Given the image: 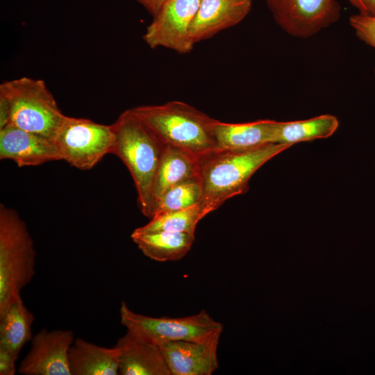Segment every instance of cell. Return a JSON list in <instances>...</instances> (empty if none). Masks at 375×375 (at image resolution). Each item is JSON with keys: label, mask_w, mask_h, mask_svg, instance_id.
Here are the masks:
<instances>
[{"label": "cell", "mask_w": 375, "mask_h": 375, "mask_svg": "<svg viewBox=\"0 0 375 375\" xmlns=\"http://www.w3.org/2000/svg\"><path fill=\"white\" fill-rule=\"evenodd\" d=\"M131 237L147 257L158 262L181 259L190 250L194 241V233L180 232L134 231Z\"/></svg>", "instance_id": "obj_18"}, {"label": "cell", "mask_w": 375, "mask_h": 375, "mask_svg": "<svg viewBox=\"0 0 375 375\" xmlns=\"http://www.w3.org/2000/svg\"><path fill=\"white\" fill-rule=\"evenodd\" d=\"M17 360L10 352L0 347V374L15 375Z\"/></svg>", "instance_id": "obj_24"}, {"label": "cell", "mask_w": 375, "mask_h": 375, "mask_svg": "<svg viewBox=\"0 0 375 375\" xmlns=\"http://www.w3.org/2000/svg\"><path fill=\"white\" fill-rule=\"evenodd\" d=\"M349 22L357 37L375 49V17L358 14L351 16Z\"/></svg>", "instance_id": "obj_23"}, {"label": "cell", "mask_w": 375, "mask_h": 375, "mask_svg": "<svg viewBox=\"0 0 375 375\" xmlns=\"http://www.w3.org/2000/svg\"><path fill=\"white\" fill-rule=\"evenodd\" d=\"M350 3L364 16L375 17V0H349Z\"/></svg>", "instance_id": "obj_25"}, {"label": "cell", "mask_w": 375, "mask_h": 375, "mask_svg": "<svg viewBox=\"0 0 375 375\" xmlns=\"http://www.w3.org/2000/svg\"><path fill=\"white\" fill-rule=\"evenodd\" d=\"M199 176V157L182 149L165 145L154 181L153 211L156 203L167 190L180 183Z\"/></svg>", "instance_id": "obj_17"}, {"label": "cell", "mask_w": 375, "mask_h": 375, "mask_svg": "<svg viewBox=\"0 0 375 375\" xmlns=\"http://www.w3.org/2000/svg\"><path fill=\"white\" fill-rule=\"evenodd\" d=\"M339 121L331 115H323L305 120L277 122L274 142L288 145L327 138L337 130Z\"/></svg>", "instance_id": "obj_20"}, {"label": "cell", "mask_w": 375, "mask_h": 375, "mask_svg": "<svg viewBox=\"0 0 375 375\" xmlns=\"http://www.w3.org/2000/svg\"><path fill=\"white\" fill-rule=\"evenodd\" d=\"M276 122L262 119L231 124L216 119L213 125L216 149L245 150L274 143Z\"/></svg>", "instance_id": "obj_15"}, {"label": "cell", "mask_w": 375, "mask_h": 375, "mask_svg": "<svg viewBox=\"0 0 375 375\" xmlns=\"http://www.w3.org/2000/svg\"><path fill=\"white\" fill-rule=\"evenodd\" d=\"M34 319L33 314L19 297L0 314V347L17 359L24 346L33 338Z\"/></svg>", "instance_id": "obj_19"}, {"label": "cell", "mask_w": 375, "mask_h": 375, "mask_svg": "<svg viewBox=\"0 0 375 375\" xmlns=\"http://www.w3.org/2000/svg\"><path fill=\"white\" fill-rule=\"evenodd\" d=\"M291 146L269 143L245 150L215 149L199 158V178L204 216L226 200L246 192L253 174L265 163Z\"/></svg>", "instance_id": "obj_1"}, {"label": "cell", "mask_w": 375, "mask_h": 375, "mask_svg": "<svg viewBox=\"0 0 375 375\" xmlns=\"http://www.w3.org/2000/svg\"><path fill=\"white\" fill-rule=\"evenodd\" d=\"M219 338L168 342L158 346L172 375H211L219 367Z\"/></svg>", "instance_id": "obj_11"}, {"label": "cell", "mask_w": 375, "mask_h": 375, "mask_svg": "<svg viewBox=\"0 0 375 375\" xmlns=\"http://www.w3.org/2000/svg\"><path fill=\"white\" fill-rule=\"evenodd\" d=\"M204 217L201 205L197 204L189 208L156 215L148 224L134 231L140 233L167 231L194 233L197 224Z\"/></svg>", "instance_id": "obj_21"}, {"label": "cell", "mask_w": 375, "mask_h": 375, "mask_svg": "<svg viewBox=\"0 0 375 375\" xmlns=\"http://www.w3.org/2000/svg\"><path fill=\"white\" fill-rule=\"evenodd\" d=\"M75 340L71 330L44 328L31 339V348L18 372L24 375H72L69 351Z\"/></svg>", "instance_id": "obj_10"}, {"label": "cell", "mask_w": 375, "mask_h": 375, "mask_svg": "<svg viewBox=\"0 0 375 375\" xmlns=\"http://www.w3.org/2000/svg\"><path fill=\"white\" fill-rule=\"evenodd\" d=\"M0 159L11 160L19 167L62 160L52 139L10 125L0 128Z\"/></svg>", "instance_id": "obj_12"}, {"label": "cell", "mask_w": 375, "mask_h": 375, "mask_svg": "<svg viewBox=\"0 0 375 375\" xmlns=\"http://www.w3.org/2000/svg\"><path fill=\"white\" fill-rule=\"evenodd\" d=\"M202 195L199 176L180 183L167 190L160 198L152 217L165 212L183 210L200 204Z\"/></svg>", "instance_id": "obj_22"}, {"label": "cell", "mask_w": 375, "mask_h": 375, "mask_svg": "<svg viewBox=\"0 0 375 375\" xmlns=\"http://www.w3.org/2000/svg\"><path fill=\"white\" fill-rule=\"evenodd\" d=\"M120 322L137 338L160 345L174 341H205L221 335L223 325L206 310L184 317H154L131 310L122 301Z\"/></svg>", "instance_id": "obj_6"}, {"label": "cell", "mask_w": 375, "mask_h": 375, "mask_svg": "<svg viewBox=\"0 0 375 375\" xmlns=\"http://www.w3.org/2000/svg\"><path fill=\"white\" fill-rule=\"evenodd\" d=\"M115 133L105 125L85 118L65 115L53 138L62 160L81 170H88L111 153Z\"/></svg>", "instance_id": "obj_7"}, {"label": "cell", "mask_w": 375, "mask_h": 375, "mask_svg": "<svg viewBox=\"0 0 375 375\" xmlns=\"http://www.w3.org/2000/svg\"><path fill=\"white\" fill-rule=\"evenodd\" d=\"M112 126L115 140L111 153L119 158L128 168L141 212L151 218L154 181L165 145L131 109L122 112Z\"/></svg>", "instance_id": "obj_2"}, {"label": "cell", "mask_w": 375, "mask_h": 375, "mask_svg": "<svg viewBox=\"0 0 375 375\" xmlns=\"http://www.w3.org/2000/svg\"><path fill=\"white\" fill-rule=\"evenodd\" d=\"M120 375H172L159 346L130 332L119 338Z\"/></svg>", "instance_id": "obj_14"}, {"label": "cell", "mask_w": 375, "mask_h": 375, "mask_svg": "<svg viewBox=\"0 0 375 375\" xmlns=\"http://www.w3.org/2000/svg\"><path fill=\"white\" fill-rule=\"evenodd\" d=\"M64 116L42 80L22 77L0 85V128L10 125L53 140Z\"/></svg>", "instance_id": "obj_4"}, {"label": "cell", "mask_w": 375, "mask_h": 375, "mask_svg": "<svg viewBox=\"0 0 375 375\" xmlns=\"http://www.w3.org/2000/svg\"><path fill=\"white\" fill-rule=\"evenodd\" d=\"M251 0H201L189 29L192 45L241 22L249 12Z\"/></svg>", "instance_id": "obj_13"}, {"label": "cell", "mask_w": 375, "mask_h": 375, "mask_svg": "<svg viewBox=\"0 0 375 375\" xmlns=\"http://www.w3.org/2000/svg\"><path fill=\"white\" fill-rule=\"evenodd\" d=\"M131 110L165 146L182 149L199 158L216 149V119L186 103L172 101Z\"/></svg>", "instance_id": "obj_3"}, {"label": "cell", "mask_w": 375, "mask_h": 375, "mask_svg": "<svg viewBox=\"0 0 375 375\" xmlns=\"http://www.w3.org/2000/svg\"><path fill=\"white\" fill-rule=\"evenodd\" d=\"M119 350L107 348L83 338L74 340L69 351L72 375L119 374Z\"/></svg>", "instance_id": "obj_16"}, {"label": "cell", "mask_w": 375, "mask_h": 375, "mask_svg": "<svg viewBox=\"0 0 375 375\" xmlns=\"http://www.w3.org/2000/svg\"><path fill=\"white\" fill-rule=\"evenodd\" d=\"M36 251L26 223L0 205V314L20 295L35 274Z\"/></svg>", "instance_id": "obj_5"}, {"label": "cell", "mask_w": 375, "mask_h": 375, "mask_svg": "<svg viewBox=\"0 0 375 375\" xmlns=\"http://www.w3.org/2000/svg\"><path fill=\"white\" fill-rule=\"evenodd\" d=\"M151 15H155L167 0H136Z\"/></svg>", "instance_id": "obj_26"}, {"label": "cell", "mask_w": 375, "mask_h": 375, "mask_svg": "<svg viewBox=\"0 0 375 375\" xmlns=\"http://www.w3.org/2000/svg\"><path fill=\"white\" fill-rule=\"evenodd\" d=\"M201 0H167L153 15L143 35L152 48L164 47L179 53L190 52L189 29Z\"/></svg>", "instance_id": "obj_9"}, {"label": "cell", "mask_w": 375, "mask_h": 375, "mask_svg": "<svg viewBox=\"0 0 375 375\" xmlns=\"http://www.w3.org/2000/svg\"><path fill=\"white\" fill-rule=\"evenodd\" d=\"M277 24L293 37L306 38L338 20L335 0H266Z\"/></svg>", "instance_id": "obj_8"}]
</instances>
